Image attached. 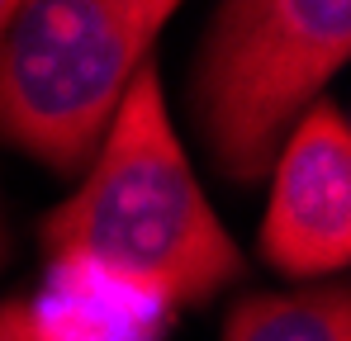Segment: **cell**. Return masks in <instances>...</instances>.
I'll use <instances>...</instances> for the list:
<instances>
[{
    "mask_svg": "<svg viewBox=\"0 0 351 341\" xmlns=\"http://www.w3.org/2000/svg\"><path fill=\"white\" fill-rule=\"evenodd\" d=\"M24 313L43 341H167L176 323L171 299L86 256H53Z\"/></svg>",
    "mask_w": 351,
    "mask_h": 341,
    "instance_id": "cell-5",
    "label": "cell"
},
{
    "mask_svg": "<svg viewBox=\"0 0 351 341\" xmlns=\"http://www.w3.org/2000/svg\"><path fill=\"white\" fill-rule=\"evenodd\" d=\"M351 53L342 0H233L214 10L195 62V118L219 170L252 185L271 175L299 118Z\"/></svg>",
    "mask_w": 351,
    "mask_h": 341,
    "instance_id": "cell-3",
    "label": "cell"
},
{
    "mask_svg": "<svg viewBox=\"0 0 351 341\" xmlns=\"http://www.w3.org/2000/svg\"><path fill=\"white\" fill-rule=\"evenodd\" d=\"M38 242L48 261L86 256L176 308L209 303L242 280V251L195 180L152 62L133 76L81 190L38 223Z\"/></svg>",
    "mask_w": 351,
    "mask_h": 341,
    "instance_id": "cell-1",
    "label": "cell"
},
{
    "mask_svg": "<svg viewBox=\"0 0 351 341\" xmlns=\"http://www.w3.org/2000/svg\"><path fill=\"white\" fill-rule=\"evenodd\" d=\"M14 14H19V5H10V0H0V38H5V29L14 24Z\"/></svg>",
    "mask_w": 351,
    "mask_h": 341,
    "instance_id": "cell-8",
    "label": "cell"
},
{
    "mask_svg": "<svg viewBox=\"0 0 351 341\" xmlns=\"http://www.w3.org/2000/svg\"><path fill=\"white\" fill-rule=\"evenodd\" d=\"M5 256H10V232H5V218H0V266H5Z\"/></svg>",
    "mask_w": 351,
    "mask_h": 341,
    "instance_id": "cell-9",
    "label": "cell"
},
{
    "mask_svg": "<svg viewBox=\"0 0 351 341\" xmlns=\"http://www.w3.org/2000/svg\"><path fill=\"white\" fill-rule=\"evenodd\" d=\"M0 341H43L29 327V313H24V299H10L0 303Z\"/></svg>",
    "mask_w": 351,
    "mask_h": 341,
    "instance_id": "cell-7",
    "label": "cell"
},
{
    "mask_svg": "<svg viewBox=\"0 0 351 341\" xmlns=\"http://www.w3.org/2000/svg\"><path fill=\"white\" fill-rule=\"evenodd\" d=\"M171 14L167 0L19 5L0 38V142L58 175L86 170Z\"/></svg>",
    "mask_w": 351,
    "mask_h": 341,
    "instance_id": "cell-2",
    "label": "cell"
},
{
    "mask_svg": "<svg viewBox=\"0 0 351 341\" xmlns=\"http://www.w3.org/2000/svg\"><path fill=\"white\" fill-rule=\"evenodd\" d=\"M223 341H351L347 284L247 294L223 323Z\"/></svg>",
    "mask_w": 351,
    "mask_h": 341,
    "instance_id": "cell-6",
    "label": "cell"
},
{
    "mask_svg": "<svg viewBox=\"0 0 351 341\" xmlns=\"http://www.w3.org/2000/svg\"><path fill=\"white\" fill-rule=\"evenodd\" d=\"M261 256L290 280H328L351 256V128L332 100L299 118L271 166Z\"/></svg>",
    "mask_w": 351,
    "mask_h": 341,
    "instance_id": "cell-4",
    "label": "cell"
}]
</instances>
